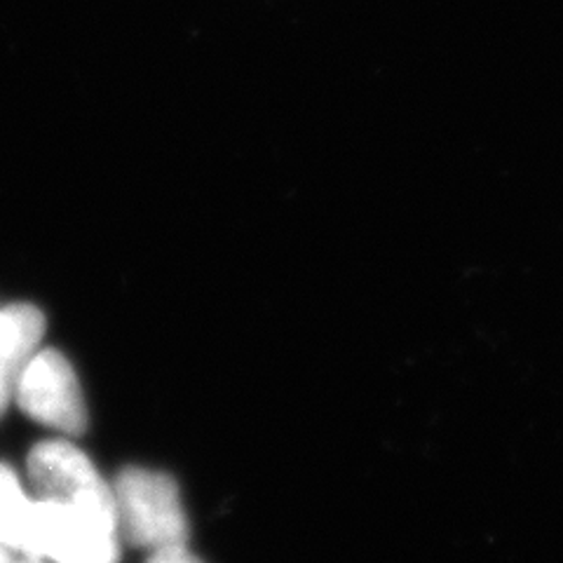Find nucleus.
I'll use <instances>...</instances> for the list:
<instances>
[{
    "label": "nucleus",
    "mask_w": 563,
    "mask_h": 563,
    "mask_svg": "<svg viewBox=\"0 0 563 563\" xmlns=\"http://www.w3.org/2000/svg\"><path fill=\"white\" fill-rule=\"evenodd\" d=\"M14 399L41 426L68 437L87 430V407L74 366L57 350H35L16 380Z\"/></svg>",
    "instance_id": "7ed1b4c3"
},
{
    "label": "nucleus",
    "mask_w": 563,
    "mask_h": 563,
    "mask_svg": "<svg viewBox=\"0 0 563 563\" xmlns=\"http://www.w3.org/2000/svg\"><path fill=\"white\" fill-rule=\"evenodd\" d=\"M0 544L10 554L38 561V554H35V498H29L20 477L3 463H0Z\"/></svg>",
    "instance_id": "423d86ee"
},
{
    "label": "nucleus",
    "mask_w": 563,
    "mask_h": 563,
    "mask_svg": "<svg viewBox=\"0 0 563 563\" xmlns=\"http://www.w3.org/2000/svg\"><path fill=\"white\" fill-rule=\"evenodd\" d=\"M45 336L43 312L29 303H14L0 310V416L14 399L26 362L35 355Z\"/></svg>",
    "instance_id": "39448f33"
},
{
    "label": "nucleus",
    "mask_w": 563,
    "mask_h": 563,
    "mask_svg": "<svg viewBox=\"0 0 563 563\" xmlns=\"http://www.w3.org/2000/svg\"><path fill=\"white\" fill-rule=\"evenodd\" d=\"M8 561H12V554L3 548V544H0V563H8Z\"/></svg>",
    "instance_id": "6e6552de"
},
{
    "label": "nucleus",
    "mask_w": 563,
    "mask_h": 563,
    "mask_svg": "<svg viewBox=\"0 0 563 563\" xmlns=\"http://www.w3.org/2000/svg\"><path fill=\"white\" fill-rule=\"evenodd\" d=\"M8 563H12V561H8Z\"/></svg>",
    "instance_id": "1a4fd4ad"
},
{
    "label": "nucleus",
    "mask_w": 563,
    "mask_h": 563,
    "mask_svg": "<svg viewBox=\"0 0 563 563\" xmlns=\"http://www.w3.org/2000/svg\"><path fill=\"white\" fill-rule=\"evenodd\" d=\"M118 528L59 500L35 498V554L55 563H118Z\"/></svg>",
    "instance_id": "20e7f679"
},
{
    "label": "nucleus",
    "mask_w": 563,
    "mask_h": 563,
    "mask_svg": "<svg viewBox=\"0 0 563 563\" xmlns=\"http://www.w3.org/2000/svg\"><path fill=\"white\" fill-rule=\"evenodd\" d=\"M146 563H202V561L192 552H188L186 544H169V548L153 550Z\"/></svg>",
    "instance_id": "0eeeda50"
},
{
    "label": "nucleus",
    "mask_w": 563,
    "mask_h": 563,
    "mask_svg": "<svg viewBox=\"0 0 563 563\" xmlns=\"http://www.w3.org/2000/svg\"><path fill=\"white\" fill-rule=\"evenodd\" d=\"M26 467L35 498L74 505L90 517L118 528L113 486L106 484L90 457L70 442L49 439L33 446Z\"/></svg>",
    "instance_id": "f03ea898"
},
{
    "label": "nucleus",
    "mask_w": 563,
    "mask_h": 563,
    "mask_svg": "<svg viewBox=\"0 0 563 563\" xmlns=\"http://www.w3.org/2000/svg\"><path fill=\"white\" fill-rule=\"evenodd\" d=\"M118 507V531L144 550L186 544L188 519L179 486L165 472L125 467L113 482Z\"/></svg>",
    "instance_id": "f257e3e1"
}]
</instances>
